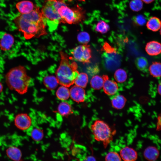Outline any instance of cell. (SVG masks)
<instances>
[{
	"label": "cell",
	"mask_w": 161,
	"mask_h": 161,
	"mask_svg": "<svg viewBox=\"0 0 161 161\" xmlns=\"http://www.w3.org/2000/svg\"><path fill=\"white\" fill-rule=\"evenodd\" d=\"M13 20L18 30L23 33L26 39L38 38L47 33L46 29L47 25L39 7L35 6L30 13L20 14Z\"/></svg>",
	"instance_id": "1"
},
{
	"label": "cell",
	"mask_w": 161,
	"mask_h": 161,
	"mask_svg": "<svg viewBox=\"0 0 161 161\" xmlns=\"http://www.w3.org/2000/svg\"><path fill=\"white\" fill-rule=\"evenodd\" d=\"M5 78L8 88L21 95L27 92L31 80L25 67L21 65L10 69L6 74Z\"/></svg>",
	"instance_id": "2"
},
{
	"label": "cell",
	"mask_w": 161,
	"mask_h": 161,
	"mask_svg": "<svg viewBox=\"0 0 161 161\" xmlns=\"http://www.w3.org/2000/svg\"><path fill=\"white\" fill-rule=\"evenodd\" d=\"M61 61L55 72L56 77L61 85L69 87L73 85L79 74L78 65L74 62H70L67 55L63 51L60 52Z\"/></svg>",
	"instance_id": "3"
},
{
	"label": "cell",
	"mask_w": 161,
	"mask_h": 161,
	"mask_svg": "<svg viewBox=\"0 0 161 161\" xmlns=\"http://www.w3.org/2000/svg\"><path fill=\"white\" fill-rule=\"evenodd\" d=\"M66 4L64 0H45L41 12L43 19L52 31L61 23V18L58 10L62 6Z\"/></svg>",
	"instance_id": "4"
},
{
	"label": "cell",
	"mask_w": 161,
	"mask_h": 161,
	"mask_svg": "<svg viewBox=\"0 0 161 161\" xmlns=\"http://www.w3.org/2000/svg\"><path fill=\"white\" fill-rule=\"evenodd\" d=\"M90 128L94 139L101 142L105 148L113 140L116 132L107 123L100 120H95L91 125Z\"/></svg>",
	"instance_id": "5"
},
{
	"label": "cell",
	"mask_w": 161,
	"mask_h": 161,
	"mask_svg": "<svg viewBox=\"0 0 161 161\" xmlns=\"http://www.w3.org/2000/svg\"><path fill=\"white\" fill-rule=\"evenodd\" d=\"M58 12L61 18V23L76 24L81 21L84 18L83 12L81 8H69L67 4L60 7Z\"/></svg>",
	"instance_id": "6"
},
{
	"label": "cell",
	"mask_w": 161,
	"mask_h": 161,
	"mask_svg": "<svg viewBox=\"0 0 161 161\" xmlns=\"http://www.w3.org/2000/svg\"><path fill=\"white\" fill-rule=\"evenodd\" d=\"M74 58L76 61L83 63L90 62L92 57L91 50L89 45L83 44L74 48L71 52Z\"/></svg>",
	"instance_id": "7"
},
{
	"label": "cell",
	"mask_w": 161,
	"mask_h": 161,
	"mask_svg": "<svg viewBox=\"0 0 161 161\" xmlns=\"http://www.w3.org/2000/svg\"><path fill=\"white\" fill-rule=\"evenodd\" d=\"M14 123L18 129L21 130L25 131L31 126L32 120L28 114L22 113L16 115L14 118Z\"/></svg>",
	"instance_id": "8"
},
{
	"label": "cell",
	"mask_w": 161,
	"mask_h": 161,
	"mask_svg": "<svg viewBox=\"0 0 161 161\" xmlns=\"http://www.w3.org/2000/svg\"><path fill=\"white\" fill-rule=\"evenodd\" d=\"M104 80L103 89L104 93L109 96H113L117 92L118 86L117 83L109 79L106 75H103L102 77Z\"/></svg>",
	"instance_id": "9"
},
{
	"label": "cell",
	"mask_w": 161,
	"mask_h": 161,
	"mask_svg": "<svg viewBox=\"0 0 161 161\" xmlns=\"http://www.w3.org/2000/svg\"><path fill=\"white\" fill-rule=\"evenodd\" d=\"M14 42V38L12 35L4 32H0V48L2 50H10Z\"/></svg>",
	"instance_id": "10"
},
{
	"label": "cell",
	"mask_w": 161,
	"mask_h": 161,
	"mask_svg": "<svg viewBox=\"0 0 161 161\" xmlns=\"http://www.w3.org/2000/svg\"><path fill=\"white\" fill-rule=\"evenodd\" d=\"M69 92L70 96L75 102L81 103L84 101L86 94L83 88L75 85L71 88Z\"/></svg>",
	"instance_id": "11"
},
{
	"label": "cell",
	"mask_w": 161,
	"mask_h": 161,
	"mask_svg": "<svg viewBox=\"0 0 161 161\" xmlns=\"http://www.w3.org/2000/svg\"><path fill=\"white\" fill-rule=\"evenodd\" d=\"M121 158L124 161H135L137 158V151L133 148L126 146L120 151Z\"/></svg>",
	"instance_id": "12"
},
{
	"label": "cell",
	"mask_w": 161,
	"mask_h": 161,
	"mask_svg": "<svg viewBox=\"0 0 161 161\" xmlns=\"http://www.w3.org/2000/svg\"><path fill=\"white\" fill-rule=\"evenodd\" d=\"M35 6L31 1L24 0L18 2L16 7L21 14H27L31 12Z\"/></svg>",
	"instance_id": "13"
},
{
	"label": "cell",
	"mask_w": 161,
	"mask_h": 161,
	"mask_svg": "<svg viewBox=\"0 0 161 161\" xmlns=\"http://www.w3.org/2000/svg\"><path fill=\"white\" fill-rule=\"evenodd\" d=\"M161 44L156 41H151L146 45L145 49L147 53L151 56L156 55L161 52Z\"/></svg>",
	"instance_id": "14"
},
{
	"label": "cell",
	"mask_w": 161,
	"mask_h": 161,
	"mask_svg": "<svg viewBox=\"0 0 161 161\" xmlns=\"http://www.w3.org/2000/svg\"><path fill=\"white\" fill-rule=\"evenodd\" d=\"M126 101V98L123 95L118 94L112 97L111 100V103L113 108L120 110L125 107Z\"/></svg>",
	"instance_id": "15"
},
{
	"label": "cell",
	"mask_w": 161,
	"mask_h": 161,
	"mask_svg": "<svg viewBox=\"0 0 161 161\" xmlns=\"http://www.w3.org/2000/svg\"><path fill=\"white\" fill-rule=\"evenodd\" d=\"M159 152L158 150L153 146H149L145 150L143 155L144 158L148 161H155L158 158Z\"/></svg>",
	"instance_id": "16"
},
{
	"label": "cell",
	"mask_w": 161,
	"mask_h": 161,
	"mask_svg": "<svg viewBox=\"0 0 161 161\" xmlns=\"http://www.w3.org/2000/svg\"><path fill=\"white\" fill-rule=\"evenodd\" d=\"M7 156L13 161H21L22 153L21 150L18 148L11 146L6 150Z\"/></svg>",
	"instance_id": "17"
},
{
	"label": "cell",
	"mask_w": 161,
	"mask_h": 161,
	"mask_svg": "<svg viewBox=\"0 0 161 161\" xmlns=\"http://www.w3.org/2000/svg\"><path fill=\"white\" fill-rule=\"evenodd\" d=\"M161 21L157 17H153L150 18L146 23L148 29L154 32L158 31L161 27Z\"/></svg>",
	"instance_id": "18"
},
{
	"label": "cell",
	"mask_w": 161,
	"mask_h": 161,
	"mask_svg": "<svg viewBox=\"0 0 161 161\" xmlns=\"http://www.w3.org/2000/svg\"><path fill=\"white\" fill-rule=\"evenodd\" d=\"M43 83L46 87L50 90L55 89L58 84L56 77L52 75L45 77L43 80Z\"/></svg>",
	"instance_id": "19"
},
{
	"label": "cell",
	"mask_w": 161,
	"mask_h": 161,
	"mask_svg": "<svg viewBox=\"0 0 161 161\" xmlns=\"http://www.w3.org/2000/svg\"><path fill=\"white\" fill-rule=\"evenodd\" d=\"M88 81L87 75L84 72L79 73L75 79L74 83L75 85L83 88H85L86 86Z\"/></svg>",
	"instance_id": "20"
},
{
	"label": "cell",
	"mask_w": 161,
	"mask_h": 161,
	"mask_svg": "<svg viewBox=\"0 0 161 161\" xmlns=\"http://www.w3.org/2000/svg\"><path fill=\"white\" fill-rule=\"evenodd\" d=\"M56 95L60 100H65L68 99L70 96V92L67 87L62 86L57 90Z\"/></svg>",
	"instance_id": "21"
},
{
	"label": "cell",
	"mask_w": 161,
	"mask_h": 161,
	"mask_svg": "<svg viewBox=\"0 0 161 161\" xmlns=\"http://www.w3.org/2000/svg\"><path fill=\"white\" fill-rule=\"evenodd\" d=\"M59 113L62 115L66 116L72 113V110L70 105L65 102H61L58 107Z\"/></svg>",
	"instance_id": "22"
},
{
	"label": "cell",
	"mask_w": 161,
	"mask_h": 161,
	"mask_svg": "<svg viewBox=\"0 0 161 161\" xmlns=\"http://www.w3.org/2000/svg\"><path fill=\"white\" fill-rule=\"evenodd\" d=\"M104 80L102 77L98 75L93 77L90 80L91 87L95 90H99L103 88Z\"/></svg>",
	"instance_id": "23"
},
{
	"label": "cell",
	"mask_w": 161,
	"mask_h": 161,
	"mask_svg": "<svg viewBox=\"0 0 161 161\" xmlns=\"http://www.w3.org/2000/svg\"><path fill=\"white\" fill-rule=\"evenodd\" d=\"M161 64L157 62H154L149 67V71L151 75L155 78H159L161 76Z\"/></svg>",
	"instance_id": "24"
},
{
	"label": "cell",
	"mask_w": 161,
	"mask_h": 161,
	"mask_svg": "<svg viewBox=\"0 0 161 161\" xmlns=\"http://www.w3.org/2000/svg\"><path fill=\"white\" fill-rule=\"evenodd\" d=\"M114 77L117 82L123 83L126 80L127 76V73L124 70L119 69L116 71L114 74Z\"/></svg>",
	"instance_id": "25"
},
{
	"label": "cell",
	"mask_w": 161,
	"mask_h": 161,
	"mask_svg": "<svg viewBox=\"0 0 161 161\" xmlns=\"http://www.w3.org/2000/svg\"><path fill=\"white\" fill-rule=\"evenodd\" d=\"M43 131L41 129L37 128L33 129L30 133L32 138L34 141L38 142L41 141L44 137Z\"/></svg>",
	"instance_id": "26"
},
{
	"label": "cell",
	"mask_w": 161,
	"mask_h": 161,
	"mask_svg": "<svg viewBox=\"0 0 161 161\" xmlns=\"http://www.w3.org/2000/svg\"><path fill=\"white\" fill-rule=\"evenodd\" d=\"M109 25L105 21L100 20L97 24L95 30L100 33H106L109 30Z\"/></svg>",
	"instance_id": "27"
},
{
	"label": "cell",
	"mask_w": 161,
	"mask_h": 161,
	"mask_svg": "<svg viewBox=\"0 0 161 161\" xmlns=\"http://www.w3.org/2000/svg\"><path fill=\"white\" fill-rule=\"evenodd\" d=\"M135 64L138 69L143 71L147 69L148 63L147 59L143 57L137 58L135 61Z\"/></svg>",
	"instance_id": "28"
},
{
	"label": "cell",
	"mask_w": 161,
	"mask_h": 161,
	"mask_svg": "<svg viewBox=\"0 0 161 161\" xmlns=\"http://www.w3.org/2000/svg\"><path fill=\"white\" fill-rule=\"evenodd\" d=\"M143 2L142 0H131L129 3L130 9L133 11L138 12L143 8Z\"/></svg>",
	"instance_id": "29"
},
{
	"label": "cell",
	"mask_w": 161,
	"mask_h": 161,
	"mask_svg": "<svg viewBox=\"0 0 161 161\" xmlns=\"http://www.w3.org/2000/svg\"><path fill=\"white\" fill-rule=\"evenodd\" d=\"M105 161H121L120 156L117 152L111 151L109 152L106 156Z\"/></svg>",
	"instance_id": "30"
},
{
	"label": "cell",
	"mask_w": 161,
	"mask_h": 161,
	"mask_svg": "<svg viewBox=\"0 0 161 161\" xmlns=\"http://www.w3.org/2000/svg\"><path fill=\"white\" fill-rule=\"evenodd\" d=\"M78 41L83 44H87L90 41V36L89 34L85 32L80 33L78 35Z\"/></svg>",
	"instance_id": "31"
},
{
	"label": "cell",
	"mask_w": 161,
	"mask_h": 161,
	"mask_svg": "<svg viewBox=\"0 0 161 161\" xmlns=\"http://www.w3.org/2000/svg\"><path fill=\"white\" fill-rule=\"evenodd\" d=\"M135 23L140 26L143 25L146 22L145 17L142 15H139L136 16L134 19Z\"/></svg>",
	"instance_id": "32"
},
{
	"label": "cell",
	"mask_w": 161,
	"mask_h": 161,
	"mask_svg": "<svg viewBox=\"0 0 161 161\" xmlns=\"http://www.w3.org/2000/svg\"><path fill=\"white\" fill-rule=\"evenodd\" d=\"M103 49L107 53L116 52V51L113 47L110 46L107 42L104 43Z\"/></svg>",
	"instance_id": "33"
},
{
	"label": "cell",
	"mask_w": 161,
	"mask_h": 161,
	"mask_svg": "<svg viewBox=\"0 0 161 161\" xmlns=\"http://www.w3.org/2000/svg\"><path fill=\"white\" fill-rule=\"evenodd\" d=\"M82 161H96V160L94 156L90 155L85 157Z\"/></svg>",
	"instance_id": "34"
},
{
	"label": "cell",
	"mask_w": 161,
	"mask_h": 161,
	"mask_svg": "<svg viewBox=\"0 0 161 161\" xmlns=\"http://www.w3.org/2000/svg\"><path fill=\"white\" fill-rule=\"evenodd\" d=\"M160 115L159 116V117H158V123H157V129H160Z\"/></svg>",
	"instance_id": "35"
},
{
	"label": "cell",
	"mask_w": 161,
	"mask_h": 161,
	"mask_svg": "<svg viewBox=\"0 0 161 161\" xmlns=\"http://www.w3.org/2000/svg\"><path fill=\"white\" fill-rule=\"evenodd\" d=\"M161 83H160L157 87V92L158 94L160 95H161Z\"/></svg>",
	"instance_id": "36"
},
{
	"label": "cell",
	"mask_w": 161,
	"mask_h": 161,
	"mask_svg": "<svg viewBox=\"0 0 161 161\" xmlns=\"http://www.w3.org/2000/svg\"><path fill=\"white\" fill-rule=\"evenodd\" d=\"M154 0H142L143 2H144L146 4H149L153 2Z\"/></svg>",
	"instance_id": "37"
},
{
	"label": "cell",
	"mask_w": 161,
	"mask_h": 161,
	"mask_svg": "<svg viewBox=\"0 0 161 161\" xmlns=\"http://www.w3.org/2000/svg\"><path fill=\"white\" fill-rule=\"evenodd\" d=\"M3 87L1 83L0 82V94L2 92Z\"/></svg>",
	"instance_id": "38"
},
{
	"label": "cell",
	"mask_w": 161,
	"mask_h": 161,
	"mask_svg": "<svg viewBox=\"0 0 161 161\" xmlns=\"http://www.w3.org/2000/svg\"><path fill=\"white\" fill-rule=\"evenodd\" d=\"M68 1H72V0H68ZM80 1H84L85 0H78Z\"/></svg>",
	"instance_id": "39"
}]
</instances>
